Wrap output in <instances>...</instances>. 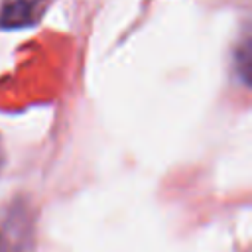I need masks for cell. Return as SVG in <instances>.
<instances>
[{
    "label": "cell",
    "mask_w": 252,
    "mask_h": 252,
    "mask_svg": "<svg viewBox=\"0 0 252 252\" xmlns=\"http://www.w3.org/2000/svg\"><path fill=\"white\" fill-rule=\"evenodd\" d=\"M49 0H6L0 10V26L10 28H26L39 20L43 8Z\"/></svg>",
    "instance_id": "6da1fadb"
}]
</instances>
